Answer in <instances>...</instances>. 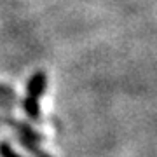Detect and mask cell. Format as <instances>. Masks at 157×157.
<instances>
[{
    "label": "cell",
    "instance_id": "1",
    "mask_svg": "<svg viewBox=\"0 0 157 157\" xmlns=\"http://www.w3.org/2000/svg\"><path fill=\"white\" fill-rule=\"evenodd\" d=\"M47 77L44 72H37L32 75L26 86V98L23 103V110L28 115L30 121H39L40 119V98L45 93Z\"/></svg>",
    "mask_w": 157,
    "mask_h": 157
},
{
    "label": "cell",
    "instance_id": "2",
    "mask_svg": "<svg viewBox=\"0 0 157 157\" xmlns=\"http://www.w3.org/2000/svg\"><path fill=\"white\" fill-rule=\"evenodd\" d=\"M11 126L17 131V136H19L21 145L25 147L28 152H32L35 157H51V155H47L45 152L40 150L42 136H40L32 126H28V124H25V122H19V121H12Z\"/></svg>",
    "mask_w": 157,
    "mask_h": 157
},
{
    "label": "cell",
    "instance_id": "3",
    "mask_svg": "<svg viewBox=\"0 0 157 157\" xmlns=\"http://www.w3.org/2000/svg\"><path fill=\"white\" fill-rule=\"evenodd\" d=\"M14 101H16L14 93H12L9 87H6V86L0 84V103H2V105H12Z\"/></svg>",
    "mask_w": 157,
    "mask_h": 157
},
{
    "label": "cell",
    "instance_id": "4",
    "mask_svg": "<svg viewBox=\"0 0 157 157\" xmlns=\"http://www.w3.org/2000/svg\"><path fill=\"white\" fill-rule=\"evenodd\" d=\"M0 157H21V155H19L7 141H2V143H0Z\"/></svg>",
    "mask_w": 157,
    "mask_h": 157
}]
</instances>
